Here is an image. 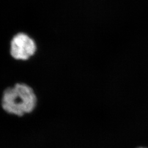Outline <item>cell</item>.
Returning a JSON list of instances; mask_svg holds the SVG:
<instances>
[{
    "instance_id": "obj_2",
    "label": "cell",
    "mask_w": 148,
    "mask_h": 148,
    "mask_svg": "<svg viewBox=\"0 0 148 148\" xmlns=\"http://www.w3.org/2000/svg\"><path fill=\"white\" fill-rule=\"evenodd\" d=\"M35 41L25 33H18L12 38L10 43V54L16 60H27L36 52Z\"/></svg>"
},
{
    "instance_id": "obj_1",
    "label": "cell",
    "mask_w": 148,
    "mask_h": 148,
    "mask_svg": "<svg viewBox=\"0 0 148 148\" xmlns=\"http://www.w3.org/2000/svg\"><path fill=\"white\" fill-rule=\"evenodd\" d=\"M37 102L36 95L30 86L18 83L4 90L1 106L4 111L9 114L23 116L33 112Z\"/></svg>"
},
{
    "instance_id": "obj_3",
    "label": "cell",
    "mask_w": 148,
    "mask_h": 148,
    "mask_svg": "<svg viewBox=\"0 0 148 148\" xmlns=\"http://www.w3.org/2000/svg\"></svg>"
}]
</instances>
